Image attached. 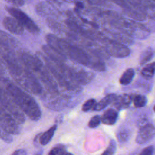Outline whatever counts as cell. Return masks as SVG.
<instances>
[{
	"instance_id": "obj_1",
	"label": "cell",
	"mask_w": 155,
	"mask_h": 155,
	"mask_svg": "<svg viewBox=\"0 0 155 155\" xmlns=\"http://www.w3.org/2000/svg\"><path fill=\"white\" fill-rule=\"evenodd\" d=\"M4 91L8 96L32 120H38L41 117V110L36 101L29 94L8 81H4Z\"/></svg>"
},
{
	"instance_id": "obj_2",
	"label": "cell",
	"mask_w": 155,
	"mask_h": 155,
	"mask_svg": "<svg viewBox=\"0 0 155 155\" xmlns=\"http://www.w3.org/2000/svg\"><path fill=\"white\" fill-rule=\"evenodd\" d=\"M12 76L19 85L30 93L36 95L42 93V86L30 70L22 68L19 71L12 74Z\"/></svg>"
},
{
	"instance_id": "obj_3",
	"label": "cell",
	"mask_w": 155,
	"mask_h": 155,
	"mask_svg": "<svg viewBox=\"0 0 155 155\" xmlns=\"http://www.w3.org/2000/svg\"><path fill=\"white\" fill-rule=\"evenodd\" d=\"M6 11L13 17L16 19L21 24L31 33H38L39 32V28L35 24V22L23 11L20 10L18 7L14 6H6Z\"/></svg>"
},
{
	"instance_id": "obj_4",
	"label": "cell",
	"mask_w": 155,
	"mask_h": 155,
	"mask_svg": "<svg viewBox=\"0 0 155 155\" xmlns=\"http://www.w3.org/2000/svg\"><path fill=\"white\" fill-rule=\"evenodd\" d=\"M1 108L12 116L19 123L25 121L24 112L21 108L8 96L6 93L1 90Z\"/></svg>"
},
{
	"instance_id": "obj_5",
	"label": "cell",
	"mask_w": 155,
	"mask_h": 155,
	"mask_svg": "<svg viewBox=\"0 0 155 155\" xmlns=\"http://www.w3.org/2000/svg\"><path fill=\"white\" fill-rule=\"evenodd\" d=\"M19 122L4 109H1V129L12 134H18L21 131Z\"/></svg>"
},
{
	"instance_id": "obj_6",
	"label": "cell",
	"mask_w": 155,
	"mask_h": 155,
	"mask_svg": "<svg viewBox=\"0 0 155 155\" xmlns=\"http://www.w3.org/2000/svg\"><path fill=\"white\" fill-rule=\"evenodd\" d=\"M106 53L115 58H122L130 54V50L125 45L119 42L111 40L105 41Z\"/></svg>"
},
{
	"instance_id": "obj_7",
	"label": "cell",
	"mask_w": 155,
	"mask_h": 155,
	"mask_svg": "<svg viewBox=\"0 0 155 155\" xmlns=\"http://www.w3.org/2000/svg\"><path fill=\"white\" fill-rule=\"evenodd\" d=\"M155 137V127L151 124L146 123L140 127L136 137L138 144L145 143Z\"/></svg>"
},
{
	"instance_id": "obj_8",
	"label": "cell",
	"mask_w": 155,
	"mask_h": 155,
	"mask_svg": "<svg viewBox=\"0 0 155 155\" xmlns=\"http://www.w3.org/2000/svg\"><path fill=\"white\" fill-rule=\"evenodd\" d=\"M71 76L73 82L81 85H87L94 78V74L91 71L84 70L71 68Z\"/></svg>"
},
{
	"instance_id": "obj_9",
	"label": "cell",
	"mask_w": 155,
	"mask_h": 155,
	"mask_svg": "<svg viewBox=\"0 0 155 155\" xmlns=\"http://www.w3.org/2000/svg\"><path fill=\"white\" fill-rule=\"evenodd\" d=\"M4 27L12 33L22 35L24 31V27L21 23L13 16H6L2 21Z\"/></svg>"
},
{
	"instance_id": "obj_10",
	"label": "cell",
	"mask_w": 155,
	"mask_h": 155,
	"mask_svg": "<svg viewBox=\"0 0 155 155\" xmlns=\"http://www.w3.org/2000/svg\"><path fill=\"white\" fill-rule=\"evenodd\" d=\"M101 117V122L104 124L112 125L116 122L118 117V114L115 110L109 108L104 113V114Z\"/></svg>"
},
{
	"instance_id": "obj_11",
	"label": "cell",
	"mask_w": 155,
	"mask_h": 155,
	"mask_svg": "<svg viewBox=\"0 0 155 155\" xmlns=\"http://www.w3.org/2000/svg\"><path fill=\"white\" fill-rule=\"evenodd\" d=\"M132 101L131 95L127 94H123L117 96L114 101L113 102L114 106L118 110L126 108L129 107Z\"/></svg>"
},
{
	"instance_id": "obj_12",
	"label": "cell",
	"mask_w": 155,
	"mask_h": 155,
	"mask_svg": "<svg viewBox=\"0 0 155 155\" xmlns=\"http://www.w3.org/2000/svg\"><path fill=\"white\" fill-rule=\"evenodd\" d=\"M117 95L114 93H111L106 95L104 97H103L102 99H101L99 102H96L95 104L93 110L99 111L103 109H104L105 107H107L108 105H110L111 103L113 102L116 98Z\"/></svg>"
},
{
	"instance_id": "obj_13",
	"label": "cell",
	"mask_w": 155,
	"mask_h": 155,
	"mask_svg": "<svg viewBox=\"0 0 155 155\" xmlns=\"http://www.w3.org/2000/svg\"><path fill=\"white\" fill-rule=\"evenodd\" d=\"M57 128V125H54L48 130L44 132L39 137V143L42 145H46L51 140Z\"/></svg>"
},
{
	"instance_id": "obj_14",
	"label": "cell",
	"mask_w": 155,
	"mask_h": 155,
	"mask_svg": "<svg viewBox=\"0 0 155 155\" xmlns=\"http://www.w3.org/2000/svg\"><path fill=\"white\" fill-rule=\"evenodd\" d=\"M134 76V71L133 68H128L127 69L121 76L119 82L121 85H128L133 80Z\"/></svg>"
},
{
	"instance_id": "obj_15",
	"label": "cell",
	"mask_w": 155,
	"mask_h": 155,
	"mask_svg": "<svg viewBox=\"0 0 155 155\" xmlns=\"http://www.w3.org/2000/svg\"><path fill=\"white\" fill-rule=\"evenodd\" d=\"M155 73V62L145 65L141 71L142 76L147 79L151 78Z\"/></svg>"
},
{
	"instance_id": "obj_16",
	"label": "cell",
	"mask_w": 155,
	"mask_h": 155,
	"mask_svg": "<svg viewBox=\"0 0 155 155\" xmlns=\"http://www.w3.org/2000/svg\"><path fill=\"white\" fill-rule=\"evenodd\" d=\"M131 98L133 105L136 108H141L144 107L147 102L146 97L141 94L131 95Z\"/></svg>"
},
{
	"instance_id": "obj_17",
	"label": "cell",
	"mask_w": 155,
	"mask_h": 155,
	"mask_svg": "<svg viewBox=\"0 0 155 155\" xmlns=\"http://www.w3.org/2000/svg\"><path fill=\"white\" fill-rule=\"evenodd\" d=\"M153 56V51L150 48L148 47L146 48L140 54L139 58V62L140 65H143L150 61Z\"/></svg>"
},
{
	"instance_id": "obj_18",
	"label": "cell",
	"mask_w": 155,
	"mask_h": 155,
	"mask_svg": "<svg viewBox=\"0 0 155 155\" xmlns=\"http://www.w3.org/2000/svg\"><path fill=\"white\" fill-rule=\"evenodd\" d=\"M66 153L65 147L62 144H58L50 150L48 155H65Z\"/></svg>"
},
{
	"instance_id": "obj_19",
	"label": "cell",
	"mask_w": 155,
	"mask_h": 155,
	"mask_svg": "<svg viewBox=\"0 0 155 155\" xmlns=\"http://www.w3.org/2000/svg\"><path fill=\"white\" fill-rule=\"evenodd\" d=\"M116 150V143L114 140L111 139L109 145L101 155H113Z\"/></svg>"
},
{
	"instance_id": "obj_20",
	"label": "cell",
	"mask_w": 155,
	"mask_h": 155,
	"mask_svg": "<svg viewBox=\"0 0 155 155\" xmlns=\"http://www.w3.org/2000/svg\"><path fill=\"white\" fill-rule=\"evenodd\" d=\"M96 104V101L94 99H90L84 103L82 107V110L84 112H87L90 110L93 109L95 104Z\"/></svg>"
},
{
	"instance_id": "obj_21",
	"label": "cell",
	"mask_w": 155,
	"mask_h": 155,
	"mask_svg": "<svg viewBox=\"0 0 155 155\" xmlns=\"http://www.w3.org/2000/svg\"><path fill=\"white\" fill-rule=\"evenodd\" d=\"M117 137L120 142H124L128 140L129 137V133L126 129L120 130L117 133Z\"/></svg>"
},
{
	"instance_id": "obj_22",
	"label": "cell",
	"mask_w": 155,
	"mask_h": 155,
	"mask_svg": "<svg viewBox=\"0 0 155 155\" xmlns=\"http://www.w3.org/2000/svg\"><path fill=\"white\" fill-rule=\"evenodd\" d=\"M101 122V117L99 115L93 116L88 122V127L91 128H94L99 126Z\"/></svg>"
},
{
	"instance_id": "obj_23",
	"label": "cell",
	"mask_w": 155,
	"mask_h": 155,
	"mask_svg": "<svg viewBox=\"0 0 155 155\" xmlns=\"http://www.w3.org/2000/svg\"><path fill=\"white\" fill-rule=\"evenodd\" d=\"M1 138L2 139L4 142H6L7 143H10L13 140V137L12 136V134L6 132L2 129H1Z\"/></svg>"
},
{
	"instance_id": "obj_24",
	"label": "cell",
	"mask_w": 155,
	"mask_h": 155,
	"mask_svg": "<svg viewBox=\"0 0 155 155\" xmlns=\"http://www.w3.org/2000/svg\"><path fill=\"white\" fill-rule=\"evenodd\" d=\"M8 3H9L11 5H13L14 7H19L22 6L26 0H5Z\"/></svg>"
},
{
	"instance_id": "obj_25",
	"label": "cell",
	"mask_w": 155,
	"mask_h": 155,
	"mask_svg": "<svg viewBox=\"0 0 155 155\" xmlns=\"http://www.w3.org/2000/svg\"><path fill=\"white\" fill-rule=\"evenodd\" d=\"M153 152V147L149 146L144 148L140 153V155H152Z\"/></svg>"
},
{
	"instance_id": "obj_26",
	"label": "cell",
	"mask_w": 155,
	"mask_h": 155,
	"mask_svg": "<svg viewBox=\"0 0 155 155\" xmlns=\"http://www.w3.org/2000/svg\"><path fill=\"white\" fill-rule=\"evenodd\" d=\"M12 155H27L25 150L23 149H19L16 150Z\"/></svg>"
},
{
	"instance_id": "obj_27",
	"label": "cell",
	"mask_w": 155,
	"mask_h": 155,
	"mask_svg": "<svg viewBox=\"0 0 155 155\" xmlns=\"http://www.w3.org/2000/svg\"><path fill=\"white\" fill-rule=\"evenodd\" d=\"M42 151L41 150V151H39L38 153H37L36 154H35V155H42Z\"/></svg>"
},
{
	"instance_id": "obj_28",
	"label": "cell",
	"mask_w": 155,
	"mask_h": 155,
	"mask_svg": "<svg viewBox=\"0 0 155 155\" xmlns=\"http://www.w3.org/2000/svg\"><path fill=\"white\" fill-rule=\"evenodd\" d=\"M65 155H73V154H72L70 153H67V152Z\"/></svg>"
},
{
	"instance_id": "obj_29",
	"label": "cell",
	"mask_w": 155,
	"mask_h": 155,
	"mask_svg": "<svg viewBox=\"0 0 155 155\" xmlns=\"http://www.w3.org/2000/svg\"><path fill=\"white\" fill-rule=\"evenodd\" d=\"M154 112H155V105H154Z\"/></svg>"
}]
</instances>
